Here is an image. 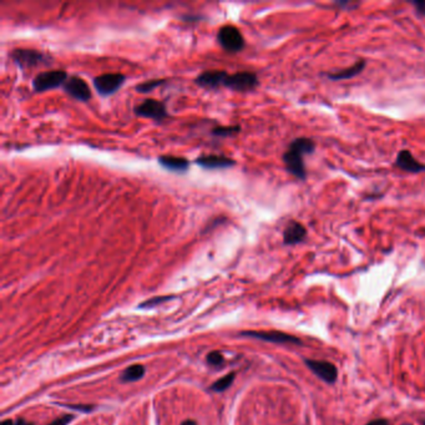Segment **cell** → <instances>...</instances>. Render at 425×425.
Instances as JSON below:
<instances>
[{
    "label": "cell",
    "mask_w": 425,
    "mask_h": 425,
    "mask_svg": "<svg viewBox=\"0 0 425 425\" xmlns=\"http://www.w3.org/2000/svg\"><path fill=\"white\" fill-rule=\"evenodd\" d=\"M314 149H316V144L312 138L298 137L292 141L287 151L283 154L286 170L298 180L305 181L307 178V171H306L303 156L313 154Z\"/></svg>",
    "instance_id": "cell-1"
},
{
    "label": "cell",
    "mask_w": 425,
    "mask_h": 425,
    "mask_svg": "<svg viewBox=\"0 0 425 425\" xmlns=\"http://www.w3.org/2000/svg\"><path fill=\"white\" fill-rule=\"evenodd\" d=\"M9 56L11 62L15 64L20 70H33V69L49 66L54 63L50 55L39 50H34V49H14Z\"/></svg>",
    "instance_id": "cell-2"
},
{
    "label": "cell",
    "mask_w": 425,
    "mask_h": 425,
    "mask_svg": "<svg viewBox=\"0 0 425 425\" xmlns=\"http://www.w3.org/2000/svg\"><path fill=\"white\" fill-rule=\"evenodd\" d=\"M69 75L65 70L42 71L33 79V89L36 92L53 90L63 86L68 80Z\"/></svg>",
    "instance_id": "cell-3"
},
{
    "label": "cell",
    "mask_w": 425,
    "mask_h": 425,
    "mask_svg": "<svg viewBox=\"0 0 425 425\" xmlns=\"http://www.w3.org/2000/svg\"><path fill=\"white\" fill-rule=\"evenodd\" d=\"M217 42L228 53H238L245 48V37L238 28L225 25L218 30Z\"/></svg>",
    "instance_id": "cell-4"
},
{
    "label": "cell",
    "mask_w": 425,
    "mask_h": 425,
    "mask_svg": "<svg viewBox=\"0 0 425 425\" xmlns=\"http://www.w3.org/2000/svg\"><path fill=\"white\" fill-rule=\"evenodd\" d=\"M126 76L121 73H108L99 75L94 77L92 84L95 86V90L101 96H110L114 95L115 92L120 90L121 86L125 83Z\"/></svg>",
    "instance_id": "cell-5"
},
{
    "label": "cell",
    "mask_w": 425,
    "mask_h": 425,
    "mask_svg": "<svg viewBox=\"0 0 425 425\" xmlns=\"http://www.w3.org/2000/svg\"><path fill=\"white\" fill-rule=\"evenodd\" d=\"M135 115L138 117L151 118V120L163 123L165 118L169 117L166 105L160 100L155 99H146L143 103L138 104L134 109Z\"/></svg>",
    "instance_id": "cell-6"
},
{
    "label": "cell",
    "mask_w": 425,
    "mask_h": 425,
    "mask_svg": "<svg viewBox=\"0 0 425 425\" xmlns=\"http://www.w3.org/2000/svg\"><path fill=\"white\" fill-rule=\"evenodd\" d=\"M258 84V76L252 71H241V73L228 74L224 86L233 91L248 92L254 90Z\"/></svg>",
    "instance_id": "cell-7"
},
{
    "label": "cell",
    "mask_w": 425,
    "mask_h": 425,
    "mask_svg": "<svg viewBox=\"0 0 425 425\" xmlns=\"http://www.w3.org/2000/svg\"><path fill=\"white\" fill-rule=\"evenodd\" d=\"M63 89L64 91L68 95H70L73 99L83 101V103H86V101L90 100L91 97V91L88 83H86L83 77L76 76V75L69 76L68 80H66L65 84L63 85Z\"/></svg>",
    "instance_id": "cell-8"
},
{
    "label": "cell",
    "mask_w": 425,
    "mask_h": 425,
    "mask_svg": "<svg viewBox=\"0 0 425 425\" xmlns=\"http://www.w3.org/2000/svg\"><path fill=\"white\" fill-rule=\"evenodd\" d=\"M306 366L316 374L318 378L325 380L328 384H334L338 378V369L334 364L329 362H323V360H313L306 359Z\"/></svg>",
    "instance_id": "cell-9"
},
{
    "label": "cell",
    "mask_w": 425,
    "mask_h": 425,
    "mask_svg": "<svg viewBox=\"0 0 425 425\" xmlns=\"http://www.w3.org/2000/svg\"><path fill=\"white\" fill-rule=\"evenodd\" d=\"M241 335L257 338V339L266 340V342H271V343H277V344H297V346H300V344H302V340H300L299 338L294 337V335L287 334V333H282V332L248 331V332H242Z\"/></svg>",
    "instance_id": "cell-10"
},
{
    "label": "cell",
    "mask_w": 425,
    "mask_h": 425,
    "mask_svg": "<svg viewBox=\"0 0 425 425\" xmlns=\"http://www.w3.org/2000/svg\"><path fill=\"white\" fill-rule=\"evenodd\" d=\"M227 76L228 73L225 70H207L199 74L195 79V83L199 88L215 90V89H218L219 86L225 85Z\"/></svg>",
    "instance_id": "cell-11"
},
{
    "label": "cell",
    "mask_w": 425,
    "mask_h": 425,
    "mask_svg": "<svg viewBox=\"0 0 425 425\" xmlns=\"http://www.w3.org/2000/svg\"><path fill=\"white\" fill-rule=\"evenodd\" d=\"M195 163L206 170L230 169L236 165V161L233 158L224 155H201L196 158Z\"/></svg>",
    "instance_id": "cell-12"
},
{
    "label": "cell",
    "mask_w": 425,
    "mask_h": 425,
    "mask_svg": "<svg viewBox=\"0 0 425 425\" xmlns=\"http://www.w3.org/2000/svg\"><path fill=\"white\" fill-rule=\"evenodd\" d=\"M395 166L401 171L410 173H420L425 171V165L419 163L409 150H401L399 152L397 160H395Z\"/></svg>",
    "instance_id": "cell-13"
},
{
    "label": "cell",
    "mask_w": 425,
    "mask_h": 425,
    "mask_svg": "<svg viewBox=\"0 0 425 425\" xmlns=\"http://www.w3.org/2000/svg\"><path fill=\"white\" fill-rule=\"evenodd\" d=\"M307 237V230L302 224L291 221L283 231V244L286 246H294L303 242Z\"/></svg>",
    "instance_id": "cell-14"
},
{
    "label": "cell",
    "mask_w": 425,
    "mask_h": 425,
    "mask_svg": "<svg viewBox=\"0 0 425 425\" xmlns=\"http://www.w3.org/2000/svg\"><path fill=\"white\" fill-rule=\"evenodd\" d=\"M158 164L166 169L167 171L176 172V173H185L189 171L190 161L185 157H178V156L172 155H163L157 158Z\"/></svg>",
    "instance_id": "cell-15"
},
{
    "label": "cell",
    "mask_w": 425,
    "mask_h": 425,
    "mask_svg": "<svg viewBox=\"0 0 425 425\" xmlns=\"http://www.w3.org/2000/svg\"><path fill=\"white\" fill-rule=\"evenodd\" d=\"M366 65H367L366 60H360V62L355 63L354 65L349 66V68L343 69V70L337 71V73H331L327 75V76H328L329 80H333V82L352 79V77L357 76V75L363 73V70L366 69Z\"/></svg>",
    "instance_id": "cell-16"
},
{
    "label": "cell",
    "mask_w": 425,
    "mask_h": 425,
    "mask_svg": "<svg viewBox=\"0 0 425 425\" xmlns=\"http://www.w3.org/2000/svg\"><path fill=\"white\" fill-rule=\"evenodd\" d=\"M144 374H145V367L141 366V364H134V366L125 369L121 379H123V381H136L141 379L144 377Z\"/></svg>",
    "instance_id": "cell-17"
},
{
    "label": "cell",
    "mask_w": 425,
    "mask_h": 425,
    "mask_svg": "<svg viewBox=\"0 0 425 425\" xmlns=\"http://www.w3.org/2000/svg\"><path fill=\"white\" fill-rule=\"evenodd\" d=\"M241 131V126L239 125H231V126H217L213 127L211 134L217 137H228V136H233Z\"/></svg>",
    "instance_id": "cell-18"
},
{
    "label": "cell",
    "mask_w": 425,
    "mask_h": 425,
    "mask_svg": "<svg viewBox=\"0 0 425 425\" xmlns=\"http://www.w3.org/2000/svg\"><path fill=\"white\" fill-rule=\"evenodd\" d=\"M166 80L165 79H151V80H147V82H144L141 84H138V85H136V91L140 92V94H147V92H151L154 91L156 88H158V86H161L163 84H165Z\"/></svg>",
    "instance_id": "cell-19"
},
{
    "label": "cell",
    "mask_w": 425,
    "mask_h": 425,
    "mask_svg": "<svg viewBox=\"0 0 425 425\" xmlns=\"http://www.w3.org/2000/svg\"><path fill=\"white\" fill-rule=\"evenodd\" d=\"M233 380H235V373H230V374L222 377L221 379L216 380L215 383H213V386L211 387V390H213V392H217V393L225 392V390L230 388L231 384L233 383Z\"/></svg>",
    "instance_id": "cell-20"
},
{
    "label": "cell",
    "mask_w": 425,
    "mask_h": 425,
    "mask_svg": "<svg viewBox=\"0 0 425 425\" xmlns=\"http://www.w3.org/2000/svg\"><path fill=\"white\" fill-rule=\"evenodd\" d=\"M207 362L211 364V366H219V364L224 363V355L219 352H211L210 354L207 355Z\"/></svg>",
    "instance_id": "cell-21"
},
{
    "label": "cell",
    "mask_w": 425,
    "mask_h": 425,
    "mask_svg": "<svg viewBox=\"0 0 425 425\" xmlns=\"http://www.w3.org/2000/svg\"><path fill=\"white\" fill-rule=\"evenodd\" d=\"M175 298V297H171V296H165V297H156V298H152V299H149L146 300V302H144L143 305H141V307H151V306H156V305H160V303L163 302H166V300H170Z\"/></svg>",
    "instance_id": "cell-22"
},
{
    "label": "cell",
    "mask_w": 425,
    "mask_h": 425,
    "mask_svg": "<svg viewBox=\"0 0 425 425\" xmlns=\"http://www.w3.org/2000/svg\"><path fill=\"white\" fill-rule=\"evenodd\" d=\"M412 4L414 5L416 13L420 16H425V0H414L412 2Z\"/></svg>",
    "instance_id": "cell-23"
},
{
    "label": "cell",
    "mask_w": 425,
    "mask_h": 425,
    "mask_svg": "<svg viewBox=\"0 0 425 425\" xmlns=\"http://www.w3.org/2000/svg\"><path fill=\"white\" fill-rule=\"evenodd\" d=\"M73 419H74V416L70 415V414L64 415V416H62V418H59V419H56V420H54L53 423H50L49 425H68L69 423H70L71 420H73Z\"/></svg>",
    "instance_id": "cell-24"
},
{
    "label": "cell",
    "mask_w": 425,
    "mask_h": 425,
    "mask_svg": "<svg viewBox=\"0 0 425 425\" xmlns=\"http://www.w3.org/2000/svg\"><path fill=\"white\" fill-rule=\"evenodd\" d=\"M68 407L75 410H83V412H90V410L94 409V407H91V406H68Z\"/></svg>",
    "instance_id": "cell-25"
},
{
    "label": "cell",
    "mask_w": 425,
    "mask_h": 425,
    "mask_svg": "<svg viewBox=\"0 0 425 425\" xmlns=\"http://www.w3.org/2000/svg\"><path fill=\"white\" fill-rule=\"evenodd\" d=\"M367 425H389V424L387 419H375V420L369 421Z\"/></svg>",
    "instance_id": "cell-26"
},
{
    "label": "cell",
    "mask_w": 425,
    "mask_h": 425,
    "mask_svg": "<svg viewBox=\"0 0 425 425\" xmlns=\"http://www.w3.org/2000/svg\"><path fill=\"white\" fill-rule=\"evenodd\" d=\"M181 425H197V424H196L195 420H185Z\"/></svg>",
    "instance_id": "cell-27"
},
{
    "label": "cell",
    "mask_w": 425,
    "mask_h": 425,
    "mask_svg": "<svg viewBox=\"0 0 425 425\" xmlns=\"http://www.w3.org/2000/svg\"><path fill=\"white\" fill-rule=\"evenodd\" d=\"M2 425H15V424H14V421H11V420H4L2 423Z\"/></svg>",
    "instance_id": "cell-28"
},
{
    "label": "cell",
    "mask_w": 425,
    "mask_h": 425,
    "mask_svg": "<svg viewBox=\"0 0 425 425\" xmlns=\"http://www.w3.org/2000/svg\"><path fill=\"white\" fill-rule=\"evenodd\" d=\"M15 425H31V424H29V423H25L24 420H19L18 423H16Z\"/></svg>",
    "instance_id": "cell-29"
}]
</instances>
